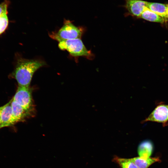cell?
<instances>
[{
  "mask_svg": "<svg viewBox=\"0 0 168 168\" xmlns=\"http://www.w3.org/2000/svg\"><path fill=\"white\" fill-rule=\"evenodd\" d=\"M46 65L45 62L42 60L20 58L17 61L12 75L18 86L29 87L34 73Z\"/></svg>",
  "mask_w": 168,
  "mask_h": 168,
  "instance_id": "6da1fadb",
  "label": "cell"
},
{
  "mask_svg": "<svg viewBox=\"0 0 168 168\" xmlns=\"http://www.w3.org/2000/svg\"><path fill=\"white\" fill-rule=\"evenodd\" d=\"M58 42V46L60 49L67 51L71 56L75 58L83 57L90 60L93 58V53L90 50L87 49L80 38Z\"/></svg>",
  "mask_w": 168,
  "mask_h": 168,
  "instance_id": "7a4b0ae2",
  "label": "cell"
},
{
  "mask_svg": "<svg viewBox=\"0 0 168 168\" xmlns=\"http://www.w3.org/2000/svg\"><path fill=\"white\" fill-rule=\"evenodd\" d=\"M83 29L76 26L70 21L66 20L61 28L56 32L49 34L50 37L58 42L80 38L83 33Z\"/></svg>",
  "mask_w": 168,
  "mask_h": 168,
  "instance_id": "3957f363",
  "label": "cell"
},
{
  "mask_svg": "<svg viewBox=\"0 0 168 168\" xmlns=\"http://www.w3.org/2000/svg\"><path fill=\"white\" fill-rule=\"evenodd\" d=\"M12 99L26 110L32 111L33 105L31 91L30 86H18Z\"/></svg>",
  "mask_w": 168,
  "mask_h": 168,
  "instance_id": "277c9868",
  "label": "cell"
},
{
  "mask_svg": "<svg viewBox=\"0 0 168 168\" xmlns=\"http://www.w3.org/2000/svg\"><path fill=\"white\" fill-rule=\"evenodd\" d=\"M147 121L162 124L163 126L168 125V104L160 103L157 105L143 122Z\"/></svg>",
  "mask_w": 168,
  "mask_h": 168,
  "instance_id": "5b68a950",
  "label": "cell"
},
{
  "mask_svg": "<svg viewBox=\"0 0 168 168\" xmlns=\"http://www.w3.org/2000/svg\"><path fill=\"white\" fill-rule=\"evenodd\" d=\"M126 8L131 15L140 17L147 7V2L141 0H125Z\"/></svg>",
  "mask_w": 168,
  "mask_h": 168,
  "instance_id": "8992f818",
  "label": "cell"
},
{
  "mask_svg": "<svg viewBox=\"0 0 168 168\" xmlns=\"http://www.w3.org/2000/svg\"><path fill=\"white\" fill-rule=\"evenodd\" d=\"M11 100L7 103L2 106L0 110L1 126L0 128L11 126L15 124L11 105Z\"/></svg>",
  "mask_w": 168,
  "mask_h": 168,
  "instance_id": "52a82bcc",
  "label": "cell"
},
{
  "mask_svg": "<svg viewBox=\"0 0 168 168\" xmlns=\"http://www.w3.org/2000/svg\"><path fill=\"white\" fill-rule=\"evenodd\" d=\"M11 105L15 124L23 120L31 113V112L25 109L14 101L13 99L11 100Z\"/></svg>",
  "mask_w": 168,
  "mask_h": 168,
  "instance_id": "ba28073f",
  "label": "cell"
},
{
  "mask_svg": "<svg viewBox=\"0 0 168 168\" xmlns=\"http://www.w3.org/2000/svg\"><path fill=\"white\" fill-rule=\"evenodd\" d=\"M153 145L152 142L149 140L142 141L138 147V153L139 156L147 158L150 157L153 151Z\"/></svg>",
  "mask_w": 168,
  "mask_h": 168,
  "instance_id": "9c48e42d",
  "label": "cell"
},
{
  "mask_svg": "<svg viewBox=\"0 0 168 168\" xmlns=\"http://www.w3.org/2000/svg\"><path fill=\"white\" fill-rule=\"evenodd\" d=\"M130 159L138 168H148L152 164L160 161L158 157L145 158L139 156Z\"/></svg>",
  "mask_w": 168,
  "mask_h": 168,
  "instance_id": "30bf717a",
  "label": "cell"
},
{
  "mask_svg": "<svg viewBox=\"0 0 168 168\" xmlns=\"http://www.w3.org/2000/svg\"><path fill=\"white\" fill-rule=\"evenodd\" d=\"M147 7L150 10L163 17L167 21L166 17L167 4L147 2Z\"/></svg>",
  "mask_w": 168,
  "mask_h": 168,
  "instance_id": "8fae6325",
  "label": "cell"
},
{
  "mask_svg": "<svg viewBox=\"0 0 168 168\" xmlns=\"http://www.w3.org/2000/svg\"><path fill=\"white\" fill-rule=\"evenodd\" d=\"M139 18L148 21L161 23L167 21L165 18L150 10L147 7L145 8Z\"/></svg>",
  "mask_w": 168,
  "mask_h": 168,
  "instance_id": "7c38bea8",
  "label": "cell"
},
{
  "mask_svg": "<svg viewBox=\"0 0 168 168\" xmlns=\"http://www.w3.org/2000/svg\"><path fill=\"white\" fill-rule=\"evenodd\" d=\"M114 160L119 165L121 168H138L130 158L115 157Z\"/></svg>",
  "mask_w": 168,
  "mask_h": 168,
  "instance_id": "4fadbf2b",
  "label": "cell"
},
{
  "mask_svg": "<svg viewBox=\"0 0 168 168\" xmlns=\"http://www.w3.org/2000/svg\"><path fill=\"white\" fill-rule=\"evenodd\" d=\"M7 14L0 16V35L3 33L8 26L9 20Z\"/></svg>",
  "mask_w": 168,
  "mask_h": 168,
  "instance_id": "5bb4252c",
  "label": "cell"
},
{
  "mask_svg": "<svg viewBox=\"0 0 168 168\" xmlns=\"http://www.w3.org/2000/svg\"><path fill=\"white\" fill-rule=\"evenodd\" d=\"M10 3V1L8 0H4L0 4V16L8 14V8Z\"/></svg>",
  "mask_w": 168,
  "mask_h": 168,
  "instance_id": "9a60e30c",
  "label": "cell"
},
{
  "mask_svg": "<svg viewBox=\"0 0 168 168\" xmlns=\"http://www.w3.org/2000/svg\"><path fill=\"white\" fill-rule=\"evenodd\" d=\"M168 4V7H167V10L166 17V19L167 21H168V4Z\"/></svg>",
  "mask_w": 168,
  "mask_h": 168,
  "instance_id": "2e32d148",
  "label": "cell"
},
{
  "mask_svg": "<svg viewBox=\"0 0 168 168\" xmlns=\"http://www.w3.org/2000/svg\"><path fill=\"white\" fill-rule=\"evenodd\" d=\"M2 108V106L0 107V110ZM1 119H0V126H1Z\"/></svg>",
  "mask_w": 168,
  "mask_h": 168,
  "instance_id": "e0dca14e",
  "label": "cell"
}]
</instances>
